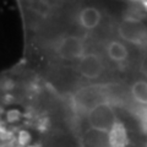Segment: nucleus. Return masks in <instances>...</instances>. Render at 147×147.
<instances>
[{"label": "nucleus", "instance_id": "nucleus-1", "mask_svg": "<svg viewBox=\"0 0 147 147\" xmlns=\"http://www.w3.org/2000/svg\"><path fill=\"white\" fill-rule=\"evenodd\" d=\"M104 49L109 60L115 63L117 65L126 66V69L134 65V61H136L137 59V55H134L132 52V47L119 38L109 39L105 43Z\"/></svg>", "mask_w": 147, "mask_h": 147}, {"label": "nucleus", "instance_id": "nucleus-2", "mask_svg": "<svg viewBox=\"0 0 147 147\" xmlns=\"http://www.w3.org/2000/svg\"><path fill=\"white\" fill-rule=\"evenodd\" d=\"M57 54L63 60H77L86 54L85 40L76 34H67L58 42Z\"/></svg>", "mask_w": 147, "mask_h": 147}, {"label": "nucleus", "instance_id": "nucleus-3", "mask_svg": "<svg viewBox=\"0 0 147 147\" xmlns=\"http://www.w3.org/2000/svg\"><path fill=\"white\" fill-rule=\"evenodd\" d=\"M107 99V91L97 86H90L81 88L75 94V103L77 108L80 110H84V112H88L96 105L103 103Z\"/></svg>", "mask_w": 147, "mask_h": 147}, {"label": "nucleus", "instance_id": "nucleus-4", "mask_svg": "<svg viewBox=\"0 0 147 147\" xmlns=\"http://www.w3.org/2000/svg\"><path fill=\"white\" fill-rule=\"evenodd\" d=\"M105 64L100 55L96 53H86L77 63V71L87 80H97L103 75Z\"/></svg>", "mask_w": 147, "mask_h": 147}, {"label": "nucleus", "instance_id": "nucleus-5", "mask_svg": "<svg viewBox=\"0 0 147 147\" xmlns=\"http://www.w3.org/2000/svg\"><path fill=\"white\" fill-rule=\"evenodd\" d=\"M103 20V13L96 6H86L79 13V24L87 31L96 30L100 26Z\"/></svg>", "mask_w": 147, "mask_h": 147}, {"label": "nucleus", "instance_id": "nucleus-6", "mask_svg": "<svg viewBox=\"0 0 147 147\" xmlns=\"http://www.w3.org/2000/svg\"><path fill=\"white\" fill-rule=\"evenodd\" d=\"M129 92H130L131 100L139 108L147 109V80L142 77L134 79L131 85L129 86Z\"/></svg>", "mask_w": 147, "mask_h": 147}, {"label": "nucleus", "instance_id": "nucleus-7", "mask_svg": "<svg viewBox=\"0 0 147 147\" xmlns=\"http://www.w3.org/2000/svg\"><path fill=\"white\" fill-rule=\"evenodd\" d=\"M108 132H102L92 127L86 129L81 139L82 147H109Z\"/></svg>", "mask_w": 147, "mask_h": 147}]
</instances>
